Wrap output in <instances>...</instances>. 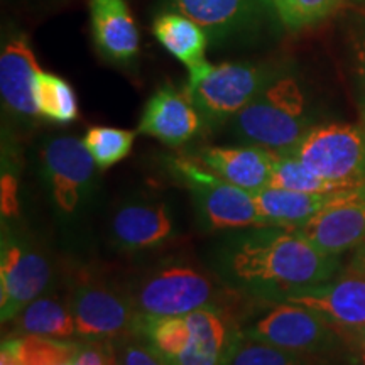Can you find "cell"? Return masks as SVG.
<instances>
[{
    "label": "cell",
    "mask_w": 365,
    "mask_h": 365,
    "mask_svg": "<svg viewBox=\"0 0 365 365\" xmlns=\"http://www.w3.org/2000/svg\"><path fill=\"white\" fill-rule=\"evenodd\" d=\"M225 271L252 293L281 301L335 279L341 262L340 255L322 252L294 230L259 227L227 249Z\"/></svg>",
    "instance_id": "cell-1"
},
{
    "label": "cell",
    "mask_w": 365,
    "mask_h": 365,
    "mask_svg": "<svg viewBox=\"0 0 365 365\" xmlns=\"http://www.w3.org/2000/svg\"><path fill=\"white\" fill-rule=\"evenodd\" d=\"M314 122L307 86L291 68L279 66L257 97L230 122L242 144L276 154H291Z\"/></svg>",
    "instance_id": "cell-2"
},
{
    "label": "cell",
    "mask_w": 365,
    "mask_h": 365,
    "mask_svg": "<svg viewBox=\"0 0 365 365\" xmlns=\"http://www.w3.org/2000/svg\"><path fill=\"white\" fill-rule=\"evenodd\" d=\"M279 66L235 61L213 65L205 59L188 70L185 91L208 129L230 124L264 88Z\"/></svg>",
    "instance_id": "cell-3"
},
{
    "label": "cell",
    "mask_w": 365,
    "mask_h": 365,
    "mask_svg": "<svg viewBox=\"0 0 365 365\" xmlns=\"http://www.w3.org/2000/svg\"><path fill=\"white\" fill-rule=\"evenodd\" d=\"M173 176L190 191L200 215L213 230H240L264 225L254 195L223 180L196 159L170 158Z\"/></svg>",
    "instance_id": "cell-4"
},
{
    "label": "cell",
    "mask_w": 365,
    "mask_h": 365,
    "mask_svg": "<svg viewBox=\"0 0 365 365\" xmlns=\"http://www.w3.org/2000/svg\"><path fill=\"white\" fill-rule=\"evenodd\" d=\"M289 156L323 180L352 190L365 182V132L352 124H317Z\"/></svg>",
    "instance_id": "cell-5"
},
{
    "label": "cell",
    "mask_w": 365,
    "mask_h": 365,
    "mask_svg": "<svg viewBox=\"0 0 365 365\" xmlns=\"http://www.w3.org/2000/svg\"><path fill=\"white\" fill-rule=\"evenodd\" d=\"M244 335L304 355L330 349L339 330L314 309L281 301L245 328Z\"/></svg>",
    "instance_id": "cell-6"
},
{
    "label": "cell",
    "mask_w": 365,
    "mask_h": 365,
    "mask_svg": "<svg viewBox=\"0 0 365 365\" xmlns=\"http://www.w3.org/2000/svg\"><path fill=\"white\" fill-rule=\"evenodd\" d=\"M215 286L207 274L191 266H168L149 276L135 296L140 317H186L210 307Z\"/></svg>",
    "instance_id": "cell-7"
},
{
    "label": "cell",
    "mask_w": 365,
    "mask_h": 365,
    "mask_svg": "<svg viewBox=\"0 0 365 365\" xmlns=\"http://www.w3.org/2000/svg\"><path fill=\"white\" fill-rule=\"evenodd\" d=\"M41 66L29 36L17 26L2 29L0 48V95L4 110L19 125H33L39 118L36 105V78Z\"/></svg>",
    "instance_id": "cell-8"
},
{
    "label": "cell",
    "mask_w": 365,
    "mask_h": 365,
    "mask_svg": "<svg viewBox=\"0 0 365 365\" xmlns=\"http://www.w3.org/2000/svg\"><path fill=\"white\" fill-rule=\"evenodd\" d=\"M49 191L63 213H75L93 182L97 163L83 139L58 135L48 139L39 153Z\"/></svg>",
    "instance_id": "cell-9"
},
{
    "label": "cell",
    "mask_w": 365,
    "mask_h": 365,
    "mask_svg": "<svg viewBox=\"0 0 365 365\" xmlns=\"http://www.w3.org/2000/svg\"><path fill=\"white\" fill-rule=\"evenodd\" d=\"M53 277L48 259L26 242L2 237L0 250V318L12 322L27 304L38 299Z\"/></svg>",
    "instance_id": "cell-10"
},
{
    "label": "cell",
    "mask_w": 365,
    "mask_h": 365,
    "mask_svg": "<svg viewBox=\"0 0 365 365\" xmlns=\"http://www.w3.org/2000/svg\"><path fill=\"white\" fill-rule=\"evenodd\" d=\"M163 7L190 17L213 43L250 38L276 14L271 0H163Z\"/></svg>",
    "instance_id": "cell-11"
},
{
    "label": "cell",
    "mask_w": 365,
    "mask_h": 365,
    "mask_svg": "<svg viewBox=\"0 0 365 365\" xmlns=\"http://www.w3.org/2000/svg\"><path fill=\"white\" fill-rule=\"evenodd\" d=\"M76 335L90 340H112L140 327V313L113 289L91 284L76 286L68 301Z\"/></svg>",
    "instance_id": "cell-12"
},
{
    "label": "cell",
    "mask_w": 365,
    "mask_h": 365,
    "mask_svg": "<svg viewBox=\"0 0 365 365\" xmlns=\"http://www.w3.org/2000/svg\"><path fill=\"white\" fill-rule=\"evenodd\" d=\"M281 301L312 308L323 314L339 333L355 335L365 328V272L350 262L335 279L298 291Z\"/></svg>",
    "instance_id": "cell-13"
},
{
    "label": "cell",
    "mask_w": 365,
    "mask_h": 365,
    "mask_svg": "<svg viewBox=\"0 0 365 365\" xmlns=\"http://www.w3.org/2000/svg\"><path fill=\"white\" fill-rule=\"evenodd\" d=\"M294 232L330 255L357 247L365 240V182L341 191L330 207Z\"/></svg>",
    "instance_id": "cell-14"
},
{
    "label": "cell",
    "mask_w": 365,
    "mask_h": 365,
    "mask_svg": "<svg viewBox=\"0 0 365 365\" xmlns=\"http://www.w3.org/2000/svg\"><path fill=\"white\" fill-rule=\"evenodd\" d=\"M202 127L203 118L185 88L164 83L145 102L137 132L154 137L170 148H180L190 143Z\"/></svg>",
    "instance_id": "cell-15"
},
{
    "label": "cell",
    "mask_w": 365,
    "mask_h": 365,
    "mask_svg": "<svg viewBox=\"0 0 365 365\" xmlns=\"http://www.w3.org/2000/svg\"><path fill=\"white\" fill-rule=\"evenodd\" d=\"M175 232L166 203L158 200H129L113 213L110 237L125 252H139L161 245Z\"/></svg>",
    "instance_id": "cell-16"
},
{
    "label": "cell",
    "mask_w": 365,
    "mask_h": 365,
    "mask_svg": "<svg viewBox=\"0 0 365 365\" xmlns=\"http://www.w3.org/2000/svg\"><path fill=\"white\" fill-rule=\"evenodd\" d=\"M91 36L112 65L129 66L139 54V31L125 0H88Z\"/></svg>",
    "instance_id": "cell-17"
},
{
    "label": "cell",
    "mask_w": 365,
    "mask_h": 365,
    "mask_svg": "<svg viewBox=\"0 0 365 365\" xmlns=\"http://www.w3.org/2000/svg\"><path fill=\"white\" fill-rule=\"evenodd\" d=\"M276 153L252 144L208 145L200 149L196 161L232 185L255 195L271 181Z\"/></svg>",
    "instance_id": "cell-18"
},
{
    "label": "cell",
    "mask_w": 365,
    "mask_h": 365,
    "mask_svg": "<svg viewBox=\"0 0 365 365\" xmlns=\"http://www.w3.org/2000/svg\"><path fill=\"white\" fill-rule=\"evenodd\" d=\"M345 191V190H344ZM341 191L335 193H303L267 186L254 195L255 207L266 227H281L296 230L312 220L335 202Z\"/></svg>",
    "instance_id": "cell-19"
},
{
    "label": "cell",
    "mask_w": 365,
    "mask_h": 365,
    "mask_svg": "<svg viewBox=\"0 0 365 365\" xmlns=\"http://www.w3.org/2000/svg\"><path fill=\"white\" fill-rule=\"evenodd\" d=\"M190 341L176 365H225L235 336L217 309L205 307L186 314Z\"/></svg>",
    "instance_id": "cell-20"
},
{
    "label": "cell",
    "mask_w": 365,
    "mask_h": 365,
    "mask_svg": "<svg viewBox=\"0 0 365 365\" xmlns=\"http://www.w3.org/2000/svg\"><path fill=\"white\" fill-rule=\"evenodd\" d=\"M153 34L159 44L188 70L207 59L205 51L210 43L208 34L182 14L163 11L153 22Z\"/></svg>",
    "instance_id": "cell-21"
},
{
    "label": "cell",
    "mask_w": 365,
    "mask_h": 365,
    "mask_svg": "<svg viewBox=\"0 0 365 365\" xmlns=\"http://www.w3.org/2000/svg\"><path fill=\"white\" fill-rule=\"evenodd\" d=\"M14 330L19 335H38L48 339L68 340L76 335V327L70 307L53 298H39L17 314Z\"/></svg>",
    "instance_id": "cell-22"
},
{
    "label": "cell",
    "mask_w": 365,
    "mask_h": 365,
    "mask_svg": "<svg viewBox=\"0 0 365 365\" xmlns=\"http://www.w3.org/2000/svg\"><path fill=\"white\" fill-rule=\"evenodd\" d=\"M36 105L39 117L66 125L78 118V100L73 86L54 73L41 70L36 78Z\"/></svg>",
    "instance_id": "cell-23"
},
{
    "label": "cell",
    "mask_w": 365,
    "mask_h": 365,
    "mask_svg": "<svg viewBox=\"0 0 365 365\" xmlns=\"http://www.w3.org/2000/svg\"><path fill=\"white\" fill-rule=\"evenodd\" d=\"M269 186L281 190L303 191V193H335L344 191L335 182L323 180L317 173L309 170L307 164L289 154H276L274 156L271 181Z\"/></svg>",
    "instance_id": "cell-24"
},
{
    "label": "cell",
    "mask_w": 365,
    "mask_h": 365,
    "mask_svg": "<svg viewBox=\"0 0 365 365\" xmlns=\"http://www.w3.org/2000/svg\"><path fill=\"white\" fill-rule=\"evenodd\" d=\"M140 328L148 336L150 349L176 365L178 359L190 341V327L186 317H143Z\"/></svg>",
    "instance_id": "cell-25"
},
{
    "label": "cell",
    "mask_w": 365,
    "mask_h": 365,
    "mask_svg": "<svg viewBox=\"0 0 365 365\" xmlns=\"http://www.w3.org/2000/svg\"><path fill=\"white\" fill-rule=\"evenodd\" d=\"M16 354L19 365H59L75 359L78 344L38 335H21L4 341Z\"/></svg>",
    "instance_id": "cell-26"
},
{
    "label": "cell",
    "mask_w": 365,
    "mask_h": 365,
    "mask_svg": "<svg viewBox=\"0 0 365 365\" xmlns=\"http://www.w3.org/2000/svg\"><path fill=\"white\" fill-rule=\"evenodd\" d=\"M137 132L95 125L86 130L83 143L97 163L98 170H108L130 154Z\"/></svg>",
    "instance_id": "cell-27"
},
{
    "label": "cell",
    "mask_w": 365,
    "mask_h": 365,
    "mask_svg": "<svg viewBox=\"0 0 365 365\" xmlns=\"http://www.w3.org/2000/svg\"><path fill=\"white\" fill-rule=\"evenodd\" d=\"M225 365H303L301 355L279 346L242 335H237Z\"/></svg>",
    "instance_id": "cell-28"
},
{
    "label": "cell",
    "mask_w": 365,
    "mask_h": 365,
    "mask_svg": "<svg viewBox=\"0 0 365 365\" xmlns=\"http://www.w3.org/2000/svg\"><path fill=\"white\" fill-rule=\"evenodd\" d=\"M277 19L289 31H299L328 19L341 0H271Z\"/></svg>",
    "instance_id": "cell-29"
},
{
    "label": "cell",
    "mask_w": 365,
    "mask_h": 365,
    "mask_svg": "<svg viewBox=\"0 0 365 365\" xmlns=\"http://www.w3.org/2000/svg\"><path fill=\"white\" fill-rule=\"evenodd\" d=\"M73 365H117V359L107 340H91L78 344Z\"/></svg>",
    "instance_id": "cell-30"
},
{
    "label": "cell",
    "mask_w": 365,
    "mask_h": 365,
    "mask_svg": "<svg viewBox=\"0 0 365 365\" xmlns=\"http://www.w3.org/2000/svg\"><path fill=\"white\" fill-rule=\"evenodd\" d=\"M352 71L359 86L362 107L365 105V22L357 26L352 36Z\"/></svg>",
    "instance_id": "cell-31"
},
{
    "label": "cell",
    "mask_w": 365,
    "mask_h": 365,
    "mask_svg": "<svg viewBox=\"0 0 365 365\" xmlns=\"http://www.w3.org/2000/svg\"><path fill=\"white\" fill-rule=\"evenodd\" d=\"M2 188H0V207H2V217H16L19 213V185H17L16 176L12 175L11 170H7L4 164L2 170V181H0Z\"/></svg>",
    "instance_id": "cell-32"
},
{
    "label": "cell",
    "mask_w": 365,
    "mask_h": 365,
    "mask_svg": "<svg viewBox=\"0 0 365 365\" xmlns=\"http://www.w3.org/2000/svg\"><path fill=\"white\" fill-rule=\"evenodd\" d=\"M118 360H120V365H175L154 352L150 346L135 344L125 345Z\"/></svg>",
    "instance_id": "cell-33"
},
{
    "label": "cell",
    "mask_w": 365,
    "mask_h": 365,
    "mask_svg": "<svg viewBox=\"0 0 365 365\" xmlns=\"http://www.w3.org/2000/svg\"><path fill=\"white\" fill-rule=\"evenodd\" d=\"M352 264H355V266L360 267L365 272V240L360 245H357V252L354 255Z\"/></svg>",
    "instance_id": "cell-34"
},
{
    "label": "cell",
    "mask_w": 365,
    "mask_h": 365,
    "mask_svg": "<svg viewBox=\"0 0 365 365\" xmlns=\"http://www.w3.org/2000/svg\"><path fill=\"white\" fill-rule=\"evenodd\" d=\"M354 339L357 340L359 346H360V349L364 350V354H365V328H364V330H360V331L355 333V335H354Z\"/></svg>",
    "instance_id": "cell-35"
},
{
    "label": "cell",
    "mask_w": 365,
    "mask_h": 365,
    "mask_svg": "<svg viewBox=\"0 0 365 365\" xmlns=\"http://www.w3.org/2000/svg\"><path fill=\"white\" fill-rule=\"evenodd\" d=\"M362 129L365 132V105L362 107Z\"/></svg>",
    "instance_id": "cell-36"
},
{
    "label": "cell",
    "mask_w": 365,
    "mask_h": 365,
    "mask_svg": "<svg viewBox=\"0 0 365 365\" xmlns=\"http://www.w3.org/2000/svg\"><path fill=\"white\" fill-rule=\"evenodd\" d=\"M59 365H73V360H70V362H63V364H59Z\"/></svg>",
    "instance_id": "cell-37"
},
{
    "label": "cell",
    "mask_w": 365,
    "mask_h": 365,
    "mask_svg": "<svg viewBox=\"0 0 365 365\" xmlns=\"http://www.w3.org/2000/svg\"><path fill=\"white\" fill-rule=\"evenodd\" d=\"M354 2H359V4H365V0H354Z\"/></svg>",
    "instance_id": "cell-38"
},
{
    "label": "cell",
    "mask_w": 365,
    "mask_h": 365,
    "mask_svg": "<svg viewBox=\"0 0 365 365\" xmlns=\"http://www.w3.org/2000/svg\"><path fill=\"white\" fill-rule=\"evenodd\" d=\"M362 365H365V355L362 357Z\"/></svg>",
    "instance_id": "cell-39"
}]
</instances>
